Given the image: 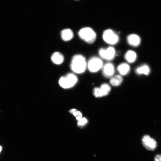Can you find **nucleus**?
Instances as JSON below:
<instances>
[{
	"label": "nucleus",
	"mask_w": 161,
	"mask_h": 161,
	"mask_svg": "<svg viewBox=\"0 0 161 161\" xmlns=\"http://www.w3.org/2000/svg\"><path fill=\"white\" fill-rule=\"evenodd\" d=\"M70 68L74 72L80 74L84 73L87 67L85 58L83 55L77 54L73 58L70 64Z\"/></svg>",
	"instance_id": "nucleus-1"
},
{
	"label": "nucleus",
	"mask_w": 161,
	"mask_h": 161,
	"mask_svg": "<svg viewBox=\"0 0 161 161\" xmlns=\"http://www.w3.org/2000/svg\"><path fill=\"white\" fill-rule=\"evenodd\" d=\"M80 37L89 44L94 43L96 39V34L92 28L86 27L80 29L78 32Z\"/></svg>",
	"instance_id": "nucleus-2"
},
{
	"label": "nucleus",
	"mask_w": 161,
	"mask_h": 161,
	"mask_svg": "<svg viewBox=\"0 0 161 161\" xmlns=\"http://www.w3.org/2000/svg\"><path fill=\"white\" fill-rule=\"evenodd\" d=\"M104 41L110 45H115L117 44L119 40L118 34L113 30L109 29L105 30L103 34Z\"/></svg>",
	"instance_id": "nucleus-3"
},
{
	"label": "nucleus",
	"mask_w": 161,
	"mask_h": 161,
	"mask_svg": "<svg viewBox=\"0 0 161 161\" xmlns=\"http://www.w3.org/2000/svg\"><path fill=\"white\" fill-rule=\"evenodd\" d=\"M103 65L101 59L96 56H93L89 60L87 63V67L89 72L94 73L102 69Z\"/></svg>",
	"instance_id": "nucleus-4"
},
{
	"label": "nucleus",
	"mask_w": 161,
	"mask_h": 161,
	"mask_svg": "<svg viewBox=\"0 0 161 161\" xmlns=\"http://www.w3.org/2000/svg\"><path fill=\"white\" fill-rule=\"evenodd\" d=\"M98 53L100 57L108 61L113 60L116 54L115 48L112 47L100 48L98 50Z\"/></svg>",
	"instance_id": "nucleus-5"
},
{
	"label": "nucleus",
	"mask_w": 161,
	"mask_h": 161,
	"mask_svg": "<svg viewBox=\"0 0 161 161\" xmlns=\"http://www.w3.org/2000/svg\"><path fill=\"white\" fill-rule=\"evenodd\" d=\"M110 86L107 83L102 84L99 88L95 87L93 90L94 95L96 97L100 98L107 95L111 90Z\"/></svg>",
	"instance_id": "nucleus-6"
},
{
	"label": "nucleus",
	"mask_w": 161,
	"mask_h": 161,
	"mask_svg": "<svg viewBox=\"0 0 161 161\" xmlns=\"http://www.w3.org/2000/svg\"><path fill=\"white\" fill-rule=\"evenodd\" d=\"M142 143L144 147L149 150H154L157 146L156 141L148 135L144 136L142 139Z\"/></svg>",
	"instance_id": "nucleus-7"
},
{
	"label": "nucleus",
	"mask_w": 161,
	"mask_h": 161,
	"mask_svg": "<svg viewBox=\"0 0 161 161\" xmlns=\"http://www.w3.org/2000/svg\"><path fill=\"white\" fill-rule=\"evenodd\" d=\"M102 69L103 74L106 77H111L113 76L115 73L114 66L111 63H107L103 65Z\"/></svg>",
	"instance_id": "nucleus-8"
},
{
	"label": "nucleus",
	"mask_w": 161,
	"mask_h": 161,
	"mask_svg": "<svg viewBox=\"0 0 161 161\" xmlns=\"http://www.w3.org/2000/svg\"><path fill=\"white\" fill-rule=\"evenodd\" d=\"M127 41L130 46L133 47H137L140 44L141 39L140 37L136 34H131L127 37Z\"/></svg>",
	"instance_id": "nucleus-9"
},
{
	"label": "nucleus",
	"mask_w": 161,
	"mask_h": 161,
	"mask_svg": "<svg viewBox=\"0 0 161 161\" xmlns=\"http://www.w3.org/2000/svg\"><path fill=\"white\" fill-rule=\"evenodd\" d=\"M61 36L63 41L67 42L72 39L74 36V34L72 30L67 28L62 30Z\"/></svg>",
	"instance_id": "nucleus-10"
},
{
	"label": "nucleus",
	"mask_w": 161,
	"mask_h": 161,
	"mask_svg": "<svg viewBox=\"0 0 161 161\" xmlns=\"http://www.w3.org/2000/svg\"><path fill=\"white\" fill-rule=\"evenodd\" d=\"M137 55L136 53L131 50H128L125 55V58L129 63H134L137 59Z\"/></svg>",
	"instance_id": "nucleus-11"
},
{
	"label": "nucleus",
	"mask_w": 161,
	"mask_h": 161,
	"mask_svg": "<svg viewBox=\"0 0 161 161\" xmlns=\"http://www.w3.org/2000/svg\"><path fill=\"white\" fill-rule=\"evenodd\" d=\"M130 67L126 63H122L120 64L117 67L118 73L121 75H125L128 74L130 71Z\"/></svg>",
	"instance_id": "nucleus-12"
},
{
	"label": "nucleus",
	"mask_w": 161,
	"mask_h": 161,
	"mask_svg": "<svg viewBox=\"0 0 161 161\" xmlns=\"http://www.w3.org/2000/svg\"><path fill=\"white\" fill-rule=\"evenodd\" d=\"M51 59L54 63L57 65L62 64L64 61V58L63 55L59 52H55L52 56Z\"/></svg>",
	"instance_id": "nucleus-13"
},
{
	"label": "nucleus",
	"mask_w": 161,
	"mask_h": 161,
	"mask_svg": "<svg viewBox=\"0 0 161 161\" xmlns=\"http://www.w3.org/2000/svg\"><path fill=\"white\" fill-rule=\"evenodd\" d=\"M136 71L138 74L148 75L150 73V69L148 65L144 64L138 67L136 69Z\"/></svg>",
	"instance_id": "nucleus-14"
},
{
	"label": "nucleus",
	"mask_w": 161,
	"mask_h": 161,
	"mask_svg": "<svg viewBox=\"0 0 161 161\" xmlns=\"http://www.w3.org/2000/svg\"><path fill=\"white\" fill-rule=\"evenodd\" d=\"M123 80V78L121 76L116 75L111 78L110 83L112 85L117 86L121 84Z\"/></svg>",
	"instance_id": "nucleus-15"
},
{
	"label": "nucleus",
	"mask_w": 161,
	"mask_h": 161,
	"mask_svg": "<svg viewBox=\"0 0 161 161\" xmlns=\"http://www.w3.org/2000/svg\"><path fill=\"white\" fill-rule=\"evenodd\" d=\"M65 77L72 87L75 85L77 82L78 78L73 74H69Z\"/></svg>",
	"instance_id": "nucleus-16"
},
{
	"label": "nucleus",
	"mask_w": 161,
	"mask_h": 161,
	"mask_svg": "<svg viewBox=\"0 0 161 161\" xmlns=\"http://www.w3.org/2000/svg\"><path fill=\"white\" fill-rule=\"evenodd\" d=\"M59 83L60 86L63 88L67 89L72 87L66 77H62L60 78Z\"/></svg>",
	"instance_id": "nucleus-17"
},
{
	"label": "nucleus",
	"mask_w": 161,
	"mask_h": 161,
	"mask_svg": "<svg viewBox=\"0 0 161 161\" xmlns=\"http://www.w3.org/2000/svg\"><path fill=\"white\" fill-rule=\"evenodd\" d=\"M69 112L72 113L75 116L77 120L78 121L82 118V113L76 109H73L70 110Z\"/></svg>",
	"instance_id": "nucleus-18"
},
{
	"label": "nucleus",
	"mask_w": 161,
	"mask_h": 161,
	"mask_svg": "<svg viewBox=\"0 0 161 161\" xmlns=\"http://www.w3.org/2000/svg\"><path fill=\"white\" fill-rule=\"evenodd\" d=\"M78 125L79 126H83L85 125L88 122L87 119L85 118H82L78 121Z\"/></svg>",
	"instance_id": "nucleus-19"
},
{
	"label": "nucleus",
	"mask_w": 161,
	"mask_h": 161,
	"mask_svg": "<svg viewBox=\"0 0 161 161\" xmlns=\"http://www.w3.org/2000/svg\"><path fill=\"white\" fill-rule=\"evenodd\" d=\"M154 161H161V155H156L155 157Z\"/></svg>",
	"instance_id": "nucleus-20"
},
{
	"label": "nucleus",
	"mask_w": 161,
	"mask_h": 161,
	"mask_svg": "<svg viewBox=\"0 0 161 161\" xmlns=\"http://www.w3.org/2000/svg\"><path fill=\"white\" fill-rule=\"evenodd\" d=\"M2 150V147L1 146H0V153H1Z\"/></svg>",
	"instance_id": "nucleus-21"
},
{
	"label": "nucleus",
	"mask_w": 161,
	"mask_h": 161,
	"mask_svg": "<svg viewBox=\"0 0 161 161\" xmlns=\"http://www.w3.org/2000/svg\"><path fill=\"white\" fill-rule=\"evenodd\" d=\"M75 1H79V0H75Z\"/></svg>",
	"instance_id": "nucleus-22"
}]
</instances>
